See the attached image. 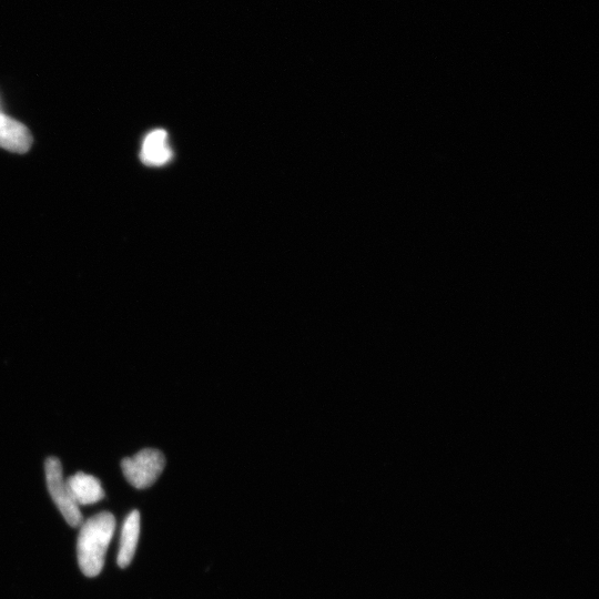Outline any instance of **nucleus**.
<instances>
[{
	"label": "nucleus",
	"mask_w": 599,
	"mask_h": 599,
	"mask_svg": "<svg viewBox=\"0 0 599 599\" xmlns=\"http://www.w3.org/2000/svg\"><path fill=\"white\" fill-rule=\"evenodd\" d=\"M140 535V513H131L123 526L121 532L120 550L118 554V565L121 568L128 567L133 562Z\"/></svg>",
	"instance_id": "0eeeda50"
},
{
	"label": "nucleus",
	"mask_w": 599,
	"mask_h": 599,
	"mask_svg": "<svg viewBox=\"0 0 599 599\" xmlns=\"http://www.w3.org/2000/svg\"><path fill=\"white\" fill-rule=\"evenodd\" d=\"M45 471L48 491L58 510L71 527H79L84 522L83 514L64 480L62 462L56 458H48Z\"/></svg>",
	"instance_id": "7ed1b4c3"
},
{
	"label": "nucleus",
	"mask_w": 599,
	"mask_h": 599,
	"mask_svg": "<svg viewBox=\"0 0 599 599\" xmlns=\"http://www.w3.org/2000/svg\"><path fill=\"white\" fill-rule=\"evenodd\" d=\"M33 145V136L19 121L0 113V148L15 154H26Z\"/></svg>",
	"instance_id": "20e7f679"
},
{
	"label": "nucleus",
	"mask_w": 599,
	"mask_h": 599,
	"mask_svg": "<svg viewBox=\"0 0 599 599\" xmlns=\"http://www.w3.org/2000/svg\"><path fill=\"white\" fill-rule=\"evenodd\" d=\"M166 466L164 454L145 449L121 463L126 480L138 490L148 489L159 479Z\"/></svg>",
	"instance_id": "f03ea898"
},
{
	"label": "nucleus",
	"mask_w": 599,
	"mask_h": 599,
	"mask_svg": "<svg viewBox=\"0 0 599 599\" xmlns=\"http://www.w3.org/2000/svg\"><path fill=\"white\" fill-rule=\"evenodd\" d=\"M77 542L78 562L87 577H96L103 571L109 544L116 530L115 516L101 512L80 525Z\"/></svg>",
	"instance_id": "f257e3e1"
},
{
	"label": "nucleus",
	"mask_w": 599,
	"mask_h": 599,
	"mask_svg": "<svg viewBox=\"0 0 599 599\" xmlns=\"http://www.w3.org/2000/svg\"><path fill=\"white\" fill-rule=\"evenodd\" d=\"M66 482L78 506L96 504L105 497L103 486L93 475L76 473L70 476Z\"/></svg>",
	"instance_id": "39448f33"
},
{
	"label": "nucleus",
	"mask_w": 599,
	"mask_h": 599,
	"mask_svg": "<svg viewBox=\"0 0 599 599\" xmlns=\"http://www.w3.org/2000/svg\"><path fill=\"white\" fill-rule=\"evenodd\" d=\"M141 161L147 166H164L172 158V150L168 144L166 130L151 131L142 144Z\"/></svg>",
	"instance_id": "423d86ee"
}]
</instances>
